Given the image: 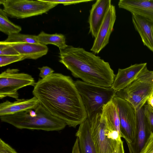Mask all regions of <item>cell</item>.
Returning <instances> with one entry per match:
<instances>
[{
	"label": "cell",
	"mask_w": 153,
	"mask_h": 153,
	"mask_svg": "<svg viewBox=\"0 0 153 153\" xmlns=\"http://www.w3.org/2000/svg\"><path fill=\"white\" fill-rule=\"evenodd\" d=\"M34 96L48 112L76 128L87 119L81 97L70 76L53 73L39 79L32 91Z\"/></svg>",
	"instance_id": "obj_1"
},
{
	"label": "cell",
	"mask_w": 153,
	"mask_h": 153,
	"mask_svg": "<svg viewBox=\"0 0 153 153\" xmlns=\"http://www.w3.org/2000/svg\"><path fill=\"white\" fill-rule=\"evenodd\" d=\"M60 50L59 62L74 77L94 85L111 87L116 75L109 63L82 48L68 45Z\"/></svg>",
	"instance_id": "obj_2"
},
{
	"label": "cell",
	"mask_w": 153,
	"mask_h": 153,
	"mask_svg": "<svg viewBox=\"0 0 153 153\" xmlns=\"http://www.w3.org/2000/svg\"><path fill=\"white\" fill-rule=\"evenodd\" d=\"M1 121L20 129L59 131L67 125L63 120L50 114L41 105L30 110L14 114L0 116Z\"/></svg>",
	"instance_id": "obj_3"
},
{
	"label": "cell",
	"mask_w": 153,
	"mask_h": 153,
	"mask_svg": "<svg viewBox=\"0 0 153 153\" xmlns=\"http://www.w3.org/2000/svg\"><path fill=\"white\" fill-rule=\"evenodd\" d=\"M74 83L84 106L87 118L100 112L103 106L116 95L111 87H100L80 80Z\"/></svg>",
	"instance_id": "obj_4"
},
{
	"label": "cell",
	"mask_w": 153,
	"mask_h": 153,
	"mask_svg": "<svg viewBox=\"0 0 153 153\" xmlns=\"http://www.w3.org/2000/svg\"><path fill=\"white\" fill-rule=\"evenodd\" d=\"M153 94V71L147 68L116 95L128 102L136 111L142 108Z\"/></svg>",
	"instance_id": "obj_5"
},
{
	"label": "cell",
	"mask_w": 153,
	"mask_h": 153,
	"mask_svg": "<svg viewBox=\"0 0 153 153\" xmlns=\"http://www.w3.org/2000/svg\"><path fill=\"white\" fill-rule=\"evenodd\" d=\"M101 112L87 118L90 124L91 135L97 153H112L121 137L117 131L107 126L101 117Z\"/></svg>",
	"instance_id": "obj_6"
},
{
	"label": "cell",
	"mask_w": 153,
	"mask_h": 153,
	"mask_svg": "<svg viewBox=\"0 0 153 153\" xmlns=\"http://www.w3.org/2000/svg\"><path fill=\"white\" fill-rule=\"evenodd\" d=\"M0 3L8 16L17 19L41 15L58 4L42 0H0Z\"/></svg>",
	"instance_id": "obj_7"
},
{
	"label": "cell",
	"mask_w": 153,
	"mask_h": 153,
	"mask_svg": "<svg viewBox=\"0 0 153 153\" xmlns=\"http://www.w3.org/2000/svg\"><path fill=\"white\" fill-rule=\"evenodd\" d=\"M18 69L8 68L0 74V98L6 97L18 99V91L27 86H34V78L27 74L19 73Z\"/></svg>",
	"instance_id": "obj_8"
},
{
	"label": "cell",
	"mask_w": 153,
	"mask_h": 153,
	"mask_svg": "<svg viewBox=\"0 0 153 153\" xmlns=\"http://www.w3.org/2000/svg\"><path fill=\"white\" fill-rule=\"evenodd\" d=\"M112 101L116 107L119 118L121 137L125 140L127 143H131L135 135L136 111L128 102L116 95Z\"/></svg>",
	"instance_id": "obj_9"
},
{
	"label": "cell",
	"mask_w": 153,
	"mask_h": 153,
	"mask_svg": "<svg viewBox=\"0 0 153 153\" xmlns=\"http://www.w3.org/2000/svg\"><path fill=\"white\" fill-rule=\"evenodd\" d=\"M116 19L115 7L111 4L107 12L91 49L94 53H99L108 43Z\"/></svg>",
	"instance_id": "obj_10"
},
{
	"label": "cell",
	"mask_w": 153,
	"mask_h": 153,
	"mask_svg": "<svg viewBox=\"0 0 153 153\" xmlns=\"http://www.w3.org/2000/svg\"><path fill=\"white\" fill-rule=\"evenodd\" d=\"M147 68V63L136 64L118 69L111 86L116 93L128 86Z\"/></svg>",
	"instance_id": "obj_11"
},
{
	"label": "cell",
	"mask_w": 153,
	"mask_h": 153,
	"mask_svg": "<svg viewBox=\"0 0 153 153\" xmlns=\"http://www.w3.org/2000/svg\"><path fill=\"white\" fill-rule=\"evenodd\" d=\"M136 113L137 124L135 137L132 142L127 143L129 153H140L151 133L145 116L144 106Z\"/></svg>",
	"instance_id": "obj_12"
},
{
	"label": "cell",
	"mask_w": 153,
	"mask_h": 153,
	"mask_svg": "<svg viewBox=\"0 0 153 153\" xmlns=\"http://www.w3.org/2000/svg\"><path fill=\"white\" fill-rule=\"evenodd\" d=\"M111 5V0H97L92 5L88 22L89 32L94 38L96 37L107 12Z\"/></svg>",
	"instance_id": "obj_13"
},
{
	"label": "cell",
	"mask_w": 153,
	"mask_h": 153,
	"mask_svg": "<svg viewBox=\"0 0 153 153\" xmlns=\"http://www.w3.org/2000/svg\"><path fill=\"white\" fill-rule=\"evenodd\" d=\"M39 104L38 100L35 96L29 99H18L13 102L6 100L0 104V116L35 110Z\"/></svg>",
	"instance_id": "obj_14"
},
{
	"label": "cell",
	"mask_w": 153,
	"mask_h": 153,
	"mask_svg": "<svg viewBox=\"0 0 153 153\" xmlns=\"http://www.w3.org/2000/svg\"><path fill=\"white\" fill-rule=\"evenodd\" d=\"M118 6L130 12L153 21V0H120Z\"/></svg>",
	"instance_id": "obj_15"
},
{
	"label": "cell",
	"mask_w": 153,
	"mask_h": 153,
	"mask_svg": "<svg viewBox=\"0 0 153 153\" xmlns=\"http://www.w3.org/2000/svg\"><path fill=\"white\" fill-rule=\"evenodd\" d=\"M132 21L144 45L153 52V21L144 17L132 15Z\"/></svg>",
	"instance_id": "obj_16"
},
{
	"label": "cell",
	"mask_w": 153,
	"mask_h": 153,
	"mask_svg": "<svg viewBox=\"0 0 153 153\" xmlns=\"http://www.w3.org/2000/svg\"><path fill=\"white\" fill-rule=\"evenodd\" d=\"M6 43L12 46L20 55L24 57L25 59H36L46 54L48 51V48L46 45L39 43Z\"/></svg>",
	"instance_id": "obj_17"
},
{
	"label": "cell",
	"mask_w": 153,
	"mask_h": 153,
	"mask_svg": "<svg viewBox=\"0 0 153 153\" xmlns=\"http://www.w3.org/2000/svg\"><path fill=\"white\" fill-rule=\"evenodd\" d=\"M76 136L78 139L80 153H97L88 119L79 125Z\"/></svg>",
	"instance_id": "obj_18"
},
{
	"label": "cell",
	"mask_w": 153,
	"mask_h": 153,
	"mask_svg": "<svg viewBox=\"0 0 153 153\" xmlns=\"http://www.w3.org/2000/svg\"><path fill=\"white\" fill-rule=\"evenodd\" d=\"M100 116L107 126L110 129L117 131L121 137L119 118L112 100L103 106Z\"/></svg>",
	"instance_id": "obj_19"
},
{
	"label": "cell",
	"mask_w": 153,
	"mask_h": 153,
	"mask_svg": "<svg viewBox=\"0 0 153 153\" xmlns=\"http://www.w3.org/2000/svg\"><path fill=\"white\" fill-rule=\"evenodd\" d=\"M37 38L39 43L46 45L53 44L58 47L60 50L64 49L68 46L65 36L62 34H49L42 31L37 36Z\"/></svg>",
	"instance_id": "obj_20"
},
{
	"label": "cell",
	"mask_w": 153,
	"mask_h": 153,
	"mask_svg": "<svg viewBox=\"0 0 153 153\" xmlns=\"http://www.w3.org/2000/svg\"><path fill=\"white\" fill-rule=\"evenodd\" d=\"M7 16L3 9H0V31L8 35L19 33L22 30L21 27L11 22Z\"/></svg>",
	"instance_id": "obj_21"
},
{
	"label": "cell",
	"mask_w": 153,
	"mask_h": 153,
	"mask_svg": "<svg viewBox=\"0 0 153 153\" xmlns=\"http://www.w3.org/2000/svg\"><path fill=\"white\" fill-rule=\"evenodd\" d=\"M3 41L6 43H39L37 39V36L22 34L19 33L10 34L8 35L7 39Z\"/></svg>",
	"instance_id": "obj_22"
},
{
	"label": "cell",
	"mask_w": 153,
	"mask_h": 153,
	"mask_svg": "<svg viewBox=\"0 0 153 153\" xmlns=\"http://www.w3.org/2000/svg\"><path fill=\"white\" fill-rule=\"evenodd\" d=\"M25 59L24 57L20 55H0V66L3 67Z\"/></svg>",
	"instance_id": "obj_23"
},
{
	"label": "cell",
	"mask_w": 153,
	"mask_h": 153,
	"mask_svg": "<svg viewBox=\"0 0 153 153\" xmlns=\"http://www.w3.org/2000/svg\"><path fill=\"white\" fill-rule=\"evenodd\" d=\"M144 108L145 116L151 133L153 132V109L148 104Z\"/></svg>",
	"instance_id": "obj_24"
},
{
	"label": "cell",
	"mask_w": 153,
	"mask_h": 153,
	"mask_svg": "<svg viewBox=\"0 0 153 153\" xmlns=\"http://www.w3.org/2000/svg\"><path fill=\"white\" fill-rule=\"evenodd\" d=\"M19 55L11 45L3 41L0 42V55Z\"/></svg>",
	"instance_id": "obj_25"
},
{
	"label": "cell",
	"mask_w": 153,
	"mask_h": 153,
	"mask_svg": "<svg viewBox=\"0 0 153 153\" xmlns=\"http://www.w3.org/2000/svg\"><path fill=\"white\" fill-rule=\"evenodd\" d=\"M140 153H153V132L151 133Z\"/></svg>",
	"instance_id": "obj_26"
},
{
	"label": "cell",
	"mask_w": 153,
	"mask_h": 153,
	"mask_svg": "<svg viewBox=\"0 0 153 153\" xmlns=\"http://www.w3.org/2000/svg\"><path fill=\"white\" fill-rule=\"evenodd\" d=\"M43 1L49 2L57 3L58 4H62L64 5H67L72 4H75L82 2H87L91 0H42Z\"/></svg>",
	"instance_id": "obj_27"
},
{
	"label": "cell",
	"mask_w": 153,
	"mask_h": 153,
	"mask_svg": "<svg viewBox=\"0 0 153 153\" xmlns=\"http://www.w3.org/2000/svg\"><path fill=\"white\" fill-rule=\"evenodd\" d=\"M0 153H18L1 139H0Z\"/></svg>",
	"instance_id": "obj_28"
},
{
	"label": "cell",
	"mask_w": 153,
	"mask_h": 153,
	"mask_svg": "<svg viewBox=\"0 0 153 153\" xmlns=\"http://www.w3.org/2000/svg\"><path fill=\"white\" fill-rule=\"evenodd\" d=\"M40 71L39 76L42 79H44L53 73L54 71L51 68L44 66L41 68H39Z\"/></svg>",
	"instance_id": "obj_29"
},
{
	"label": "cell",
	"mask_w": 153,
	"mask_h": 153,
	"mask_svg": "<svg viewBox=\"0 0 153 153\" xmlns=\"http://www.w3.org/2000/svg\"><path fill=\"white\" fill-rule=\"evenodd\" d=\"M112 153H125L123 143L122 140L119 142L115 149Z\"/></svg>",
	"instance_id": "obj_30"
},
{
	"label": "cell",
	"mask_w": 153,
	"mask_h": 153,
	"mask_svg": "<svg viewBox=\"0 0 153 153\" xmlns=\"http://www.w3.org/2000/svg\"><path fill=\"white\" fill-rule=\"evenodd\" d=\"M72 153H80L79 147L78 139L77 137L73 146Z\"/></svg>",
	"instance_id": "obj_31"
},
{
	"label": "cell",
	"mask_w": 153,
	"mask_h": 153,
	"mask_svg": "<svg viewBox=\"0 0 153 153\" xmlns=\"http://www.w3.org/2000/svg\"><path fill=\"white\" fill-rule=\"evenodd\" d=\"M147 102V104L153 109V95H151L148 99Z\"/></svg>",
	"instance_id": "obj_32"
},
{
	"label": "cell",
	"mask_w": 153,
	"mask_h": 153,
	"mask_svg": "<svg viewBox=\"0 0 153 153\" xmlns=\"http://www.w3.org/2000/svg\"></svg>",
	"instance_id": "obj_33"
}]
</instances>
